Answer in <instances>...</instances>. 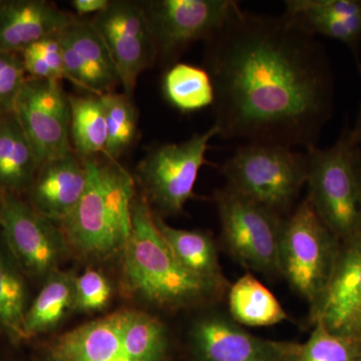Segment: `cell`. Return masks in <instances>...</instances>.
I'll use <instances>...</instances> for the list:
<instances>
[{"instance_id":"6da1fadb","label":"cell","mask_w":361,"mask_h":361,"mask_svg":"<svg viewBox=\"0 0 361 361\" xmlns=\"http://www.w3.org/2000/svg\"><path fill=\"white\" fill-rule=\"evenodd\" d=\"M218 135L315 148L332 114L334 82L322 44L286 14L244 11L235 2L205 40Z\"/></svg>"},{"instance_id":"7a4b0ae2","label":"cell","mask_w":361,"mask_h":361,"mask_svg":"<svg viewBox=\"0 0 361 361\" xmlns=\"http://www.w3.org/2000/svg\"><path fill=\"white\" fill-rule=\"evenodd\" d=\"M120 260L123 295L149 307L164 311L207 307L225 294L180 265L139 191L133 201L132 232Z\"/></svg>"},{"instance_id":"3957f363","label":"cell","mask_w":361,"mask_h":361,"mask_svg":"<svg viewBox=\"0 0 361 361\" xmlns=\"http://www.w3.org/2000/svg\"><path fill=\"white\" fill-rule=\"evenodd\" d=\"M89 180L77 206L59 226L71 256L90 264L121 258L132 232L134 176L118 161L85 159Z\"/></svg>"},{"instance_id":"277c9868","label":"cell","mask_w":361,"mask_h":361,"mask_svg":"<svg viewBox=\"0 0 361 361\" xmlns=\"http://www.w3.org/2000/svg\"><path fill=\"white\" fill-rule=\"evenodd\" d=\"M44 361H170L167 325L137 308H122L47 342Z\"/></svg>"},{"instance_id":"5b68a950","label":"cell","mask_w":361,"mask_h":361,"mask_svg":"<svg viewBox=\"0 0 361 361\" xmlns=\"http://www.w3.org/2000/svg\"><path fill=\"white\" fill-rule=\"evenodd\" d=\"M227 186L282 218L307 180V154L289 147L249 142L222 167Z\"/></svg>"},{"instance_id":"8992f818","label":"cell","mask_w":361,"mask_h":361,"mask_svg":"<svg viewBox=\"0 0 361 361\" xmlns=\"http://www.w3.org/2000/svg\"><path fill=\"white\" fill-rule=\"evenodd\" d=\"M357 152L348 130L330 148L306 152L308 200L341 243L361 235Z\"/></svg>"},{"instance_id":"52a82bcc","label":"cell","mask_w":361,"mask_h":361,"mask_svg":"<svg viewBox=\"0 0 361 361\" xmlns=\"http://www.w3.org/2000/svg\"><path fill=\"white\" fill-rule=\"evenodd\" d=\"M341 241L315 212L307 197L283 219L280 269L292 288L317 307L334 274Z\"/></svg>"},{"instance_id":"ba28073f","label":"cell","mask_w":361,"mask_h":361,"mask_svg":"<svg viewBox=\"0 0 361 361\" xmlns=\"http://www.w3.org/2000/svg\"><path fill=\"white\" fill-rule=\"evenodd\" d=\"M215 135L218 130L212 126L186 141L159 145L137 164L135 180L154 213L163 218L183 213L194 197L199 172L208 163L209 142Z\"/></svg>"},{"instance_id":"9c48e42d","label":"cell","mask_w":361,"mask_h":361,"mask_svg":"<svg viewBox=\"0 0 361 361\" xmlns=\"http://www.w3.org/2000/svg\"><path fill=\"white\" fill-rule=\"evenodd\" d=\"M226 251L240 264L268 277L281 275L280 234L283 218L226 186L214 196Z\"/></svg>"},{"instance_id":"30bf717a","label":"cell","mask_w":361,"mask_h":361,"mask_svg":"<svg viewBox=\"0 0 361 361\" xmlns=\"http://www.w3.org/2000/svg\"><path fill=\"white\" fill-rule=\"evenodd\" d=\"M0 230L25 276L42 283L71 256L59 226L18 195L0 193Z\"/></svg>"},{"instance_id":"8fae6325","label":"cell","mask_w":361,"mask_h":361,"mask_svg":"<svg viewBox=\"0 0 361 361\" xmlns=\"http://www.w3.org/2000/svg\"><path fill=\"white\" fill-rule=\"evenodd\" d=\"M90 23L110 51L123 94L134 99L140 75L158 61L141 1L113 0Z\"/></svg>"},{"instance_id":"7c38bea8","label":"cell","mask_w":361,"mask_h":361,"mask_svg":"<svg viewBox=\"0 0 361 361\" xmlns=\"http://www.w3.org/2000/svg\"><path fill=\"white\" fill-rule=\"evenodd\" d=\"M13 114L32 145L40 166L73 151L70 103L61 82L27 78L16 99Z\"/></svg>"},{"instance_id":"4fadbf2b","label":"cell","mask_w":361,"mask_h":361,"mask_svg":"<svg viewBox=\"0 0 361 361\" xmlns=\"http://www.w3.org/2000/svg\"><path fill=\"white\" fill-rule=\"evenodd\" d=\"M234 0L141 1L158 59L172 61L197 40H206L224 23Z\"/></svg>"},{"instance_id":"5bb4252c","label":"cell","mask_w":361,"mask_h":361,"mask_svg":"<svg viewBox=\"0 0 361 361\" xmlns=\"http://www.w3.org/2000/svg\"><path fill=\"white\" fill-rule=\"evenodd\" d=\"M298 344L252 336L217 313L202 316L190 331L196 361H293Z\"/></svg>"},{"instance_id":"9a60e30c","label":"cell","mask_w":361,"mask_h":361,"mask_svg":"<svg viewBox=\"0 0 361 361\" xmlns=\"http://www.w3.org/2000/svg\"><path fill=\"white\" fill-rule=\"evenodd\" d=\"M58 39L71 84L96 96L115 92L121 85L110 51L90 21L75 18Z\"/></svg>"},{"instance_id":"2e32d148","label":"cell","mask_w":361,"mask_h":361,"mask_svg":"<svg viewBox=\"0 0 361 361\" xmlns=\"http://www.w3.org/2000/svg\"><path fill=\"white\" fill-rule=\"evenodd\" d=\"M87 180L85 159L71 151L40 166L26 192L28 204L40 215L59 225L77 206Z\"/></svg>"},{"instance_id":"e0dca14e","label":"cell","mask_w":361,"mask_h":361,"mask_svg":"<svg viewBox=\"0 0 361 361\" xmlns=\"http://www.w3.org/2000/svg\"><path fill=\"white\" fill-rule=\"evenodd\" d=\"M45 0H0V51L21 54L75 20Z\"/></svg>"},{"instance_id":"ac0fdd59","label":"cell","mask_w":361,"mask_h":361,"mask_svg":"<svg viewBox=\"0 0 361 361\" xmlns=\"http://www.w3.org/2000/svg\"><path fill=\"white\" fill-rule=\"evenodd\" d=\"M360 306L361 235L341 243L329 287L317 307L311 311V322L322 323L338 336Z\"/></svg>"},{"instance_id":"d6986e66","label":"cell","mask_w":361,"mask_h":361,"mask_svg":"<svg viewBox=\"0 0 361 361\" xmlns=\"http://www.w3.org/2000/svg\"><path fill=\"white\" fill-rule=\"evenodd\" d=\"M285 14L311 35L348 45L356 56L361 42V0H287Z\"/></svg>"},{"instance_id":"ffe728a7","label":"cell","mask_w":361,"mask_h":361,"mask_svg":"<svg viewBox=\"0 0 361 361\" xmlns=\"http://www.w3.org/2000/svg\"><path fill=\"white\" fill-rule=\"evenodd\" d=\"M159 231L185 269L219 290H229L212 234L203 230L178 229L154 213Z\"/></svg>"},{"instance_id":"44dd1931","label":"cell","mask_w":361,"mask_h":361,"mask_svg":"<svg viewBox=\"0 0 361 361\" xmlns=\"http://www.w3.org/2000/svg\"><path fill=\"white\" fill-rule=\"evenodd\" d=\"M39 167L37 153L14 114L0 115V193H26Z\"/></svg>"},{"instance_id":"7402d4cb","label":"cell","mask_w":361,"mask_h":361,"mask_svg":"<svg viewBox=\"0 0 361 361\" xmlns=\"http://www.w3.org/2000/svg\"><path fill=\"white\" fill-rule=\"evenodd\" d=\"M75 276L73 271L59 269L42 283L39 294L26 311L27 341L54 331L75 311Z\"/></svg>"},{"instance_id":"603a6c76","label":"cell","mask_w":361,"mask_h":361,"mask_svg":"<svg viewBox=\"0 0 361 361\" xmlns=\"http://www.w3.org/2000/svg\"><path fill=\"white\" fill-rule=\"evenodd\" d=\"M228 307L233 322L245 326H272L289 320L274 294L249 272L230 286Z\"/></svg>"},{"instance_id":"cb8c5ba5","label":"cell","mask_w":361,"mask_h":361,"mask_svg":"<svg viewBox=\"0 0 361 361\" xmlns=\"http://www.w3.org/2000/svg\"><path fill=\"white\" fill-rule=\"evenodd\" d=\"M27 296L25 274L0 234V332L13 344L27 341Z\"/></svg>"},{"instance_id":"d4e9b609","label":"cell","mask_w":361,"mask_h":361,"mask_svg":"<svg viewBox=\"0 0 361 361\" xmlns=\"http://www.w3.org/2000/svg\"><path fill=\"white\" fill-rule=\"evenodd\" d=\"M71 142L82 158L104 155L106 146V115L101 96H68Z\"/></svg>"},{"instance_id":"484cf974","label":"cell","mask_w":361,"mask_h":361,"mask_svg":"<svg viewBox=\"0 0 361 361\" xmlns=\"http://www.w3.org/2000/svg\"><path fill=\"white\" fill-rule=\"evenodd\" d=\"M161 89L169 103L182 113L213 106L212 80L208 71L199 66L175 63L166 71Z\"/></svg>"},{"instance_id":"4316f807","label":"cell","mask_w":361,"mask_h":361,"mask_svg":"<svg viewBox=\"0 0 361 361\" xmlns=\"http://www.w3.org/2000/svg\"><path fill=\"white\" fill-rule=\"evenodd\" d=\"M106 123V146L104 156L118 161L132 146L137 135V115L134 99L123 92H111L101 96Z\"/></svg>"},{"instance_id":"83f0119b","label":"cell","mask_w":361,"mask_h":361,"mask_svg":"<svg viewBox=\"0 0 361 361\" xmlns=\"http://www.w3.org/2000/svg\"><path fill=\"white\" fill-rule=\"evenodd\" d=\"M305 343L298 344L293 361H350L361 350V344L330 332L322 323Z\"/></svg>"},{"instance_id":"f1b7e54d","label":"cell","mask_w":361,"mask_h":361,"mask_svg":"<svg viewBox=\"0 0 361 361\" xmlns=\"http://www.w3.org/2000/svg\"><path fill=\"white\" fill-rule=\"evenodd\" d=\"M20 56L28 78L71 82L58 35L30 45Z\"/></svg>"},{"instance_id":"f546056e","label":"cell","mask_w":361,"mask_h":361,"mask_svg":"<svg viewBox=\"0 0 361 361\" xmlns=\"http://www.w3.org/2000/svg\"><path fill=\"white\" fill-rule=\"evenodd\" d=\"M113 288L108 277L101 271L89 268L75 279V311L96 313L108 307Z\"/></svg>"},{"instance_id":"4dcf8cb0","label":"cell","mask_w":361,"mask_h":361,"mask_svg":"<svg viewBox=\"0 0 361 361\" xmlns=\"http://www.w3.org/2000/svg\"><path fill=\"white\" fill-rule=\"evenodd\" d=\"M27 78L20 54L0 51V115L13 113Z\"/></svg>"},{"instance_id":"1f68e13d","label":"cell","mask_w":361,"mask_h":361,"mask_svg":"<svg viewBox=\"0 0 361 361\" xmlns=\"http://www.w3.org/2000/svg\"><path fill=\"white\" fill-rule=\"evenodd\" d=\"M110 4V0H73L71 6L78 16L97 14L104 11Z\"/></svg>"},{"instance_id":"d6a6232c","label":"cell","mask_w":361,"mask_h":361,"mask_svg":"<svg viewBox=\"0 0 361 361\" xmlns=\"http://www.w3.org/2000/svg\"><path fill=\"white\" fill-rule=\"evenodd\" d=\"M338 336L361 344V306L355 311V314L351 316Z\"/></svg>"},{"instance_id":"836d02e7","label":"cell","mask_w":361,"mask_h":361,"mask_svg":"<svg viewBox=\"0 0 361 361\" xmlns=\"http://www.w3.org/2000/svg\"><path fill=\"white\" fill-rule=\"evenodd\" d=\"M348 133L349 137H350L353 144H355L357 148H361V106L357 118H356L355 128L351 130H348Z\"/></svg>"},{"instance_id":"e575fe53","label":"cell","mask_w":361,"mask_h":361,"mask_svg":"<svg viewBox=\"0 0 361 361\" xmlns=\"http://www.w3.org/2000/svg\"><path fill=\"white\" fill-rule=\"evenodd\" d=\"M357 177L358 184H360V205H361V148H357Z\"/></svg>"},{"instance_id":"d590c367","label":"cell","mask_w":361,"mask_h":361,"mask_svg":"<svg viewBox=\"0 0 361 361\" xmlns=\"http://www.w3.org/2000/svg\"><path fill=\"white\" fill-rule=\"evenodd\" d=\"M350 361H361V350Z\"/></svg>"},{"instance_id":"8d00e7d4","label":"cell","mask_w":361,"mask_h":361,"mask_svg":"<svg viewBox=\"0 0 361 361\" xmlns=\"http://www.w3.org/2000/svg\"><path fill=\"white\" fill-rule=\"evenodd\" d=\"M0 361H4V360H0Z\"/></svg>"}]
</instances>
